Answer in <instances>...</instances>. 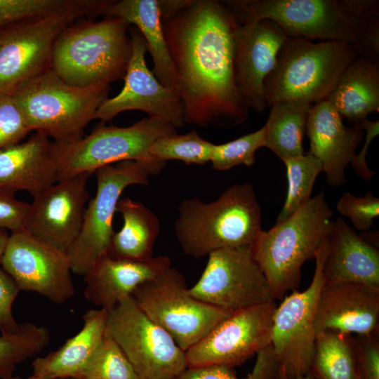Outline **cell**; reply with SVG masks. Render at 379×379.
<instances>
[{"instance_id":"cell-1","label":"cell","mask_w":379,"mask_h":379,"mask_svg":"<svg viewBox=\"0 0 379 379\" xmlns=\"http://www.w3.org/2000/svg\"><path fill=\"white\" fill-rule=\"evenodd\" d=\"M162 29L178 76L186 124L232 127L248 109L234 78L238 22L216 0H159Z\"/></svg>"},{"instance_id":"cell-2","label":"cell","mask_w":379,"mask_h":379,"mask_svg":"<svg viewBox=\"0 0 379 379\" xmlns=\"http://www.w3.org/2000/svg\"><path fill=\"white\" fill-rule=\"evenodd\" d=\"M261 217L253 186L234 184L210 203L184 199L175 233L184 253L200 258L220 249L251 246L262 231Z\"/></svg>"},{"instance_id":"cell-3","label":"cell","mask_w":379,"mask_h":379,"mask_svg":"<svg viewBox=\"0 0 379 379\" xmlns=\"http://www.w3.org/2000/svg\"><path fill=\"white\" fill-rule=\"evenodd\" d=\"M130 25L108 16L75 20L56 39L51 69L65 83L79 87L124 79L132 53Z\"/></svg>"},{"instance_id":"cell-4","label":"cell","mask_w":379,"mask_h":379,"mask_svg":"<svg viewBox=\"0 0 379 379\" xmlns=\"http://www.w3.org/2000/svg\"><path fill=\"white\" fill-rule=\"evenodd\" d=\"M333 211L324 192L310 198L294 213L267 231H262L251 246L265 276L274 300L295 291L304 263L315 258L328 238Z\"/></svg>"},{"instance_id":"cell-5","label":"cell","mask_w":379,"mask_h":379,"mask_svg":"<svg viewBox=\"0 0 379 379\" xmlns=\"http://www.w3.org/2000/svg\"><path fill=\"white\" fill-rule=\"evenodd\" d=\"M357 57L350 44L312 42L288 37L265 81L267 107L288 100L310 104L327 100L341 74Z\"/></svg>"},{"instance_id":"cell-6","label":"cell","mask_w":379,"mask_h":379,"mask_svg":"<svg viewBox=\"0 0 379 379\" xmlns=\"http://www.w3.org/2000/svg\"><path fill=\"white\" fill-rule=\"evenodd\" d=\"M110 85H69L48 69L12 95L30 131L58 144L84 136V129L104 100Z\"/></svg>"},{"instance_id":"cell-7","label":"cell","mask_w":379,"mask_h":379,"mask_svg":"<svg viewBox=\"0 0 379 379\" xmlns=\"http://www.w3.org/2000/svg\"><path fill=\"white\" fill-rule=\"evenodd\" d=\"M175 133L172 124L153 117L127 127L100 123L79 140L64 144L54 142L57 182L84 172L94 173L101 167L126 160L144 163L157 174L166 163L153 158L149 149L157 139Z\"/></svg>"},{"instance_id":"cell-8","label":"cell","mask_w":379,"mask_h":379,"mask_svg":"<svg viewBox=\"0 0 379 379\" xmlns=\"http://www.w3.org/2000/svg\"><path fill=\"white\" fill-rule=\"evenodd\" d=\"M131 298L185 352L232 313L194 297L183 274L171 267L138 286Z\"/></svg>"},{"instance_id":"cell-9","label":"cell","mask_w":379,"mask_h":379,"mask_svg":"<svg viewBox=\"0 0 379 379\" xmlns=\"http://www.w3.org/2000/svg\"><path fill=\"white\" fill-rule=\"evenodd\" d=\"M240 25L268 19L288 37L345 42L357 40L358 22L337 0H226Z\"/></svg>"},{"instance_id":"cell-10","label":"cell","mask_w":379,"mask_h":379,"mask_svg":"<svg viewBox=\"0 0 379 379\" xmlns=\"http://www.w3.org/2000/svg\"><path fill=\"white\" fill-rule=\"evenodd\" d=\"M95 173L96 193L88 201L79 234L67 252L72 272L81 276L107 252L114 232L113 218L124 190L131 185H148V176L156 174L149 166L132 160L105 166Z\"/></svg>"},{"instance_id":"cell-11","label":"cell","mask_w":379,"mask_h":379,"mask_svg":"<svg viewBox=\"0 0 379 379\" xmlns=\"http://www.w3.org/2000/svg\"><path fill=\"white\" fill-rule=\"evenodd\" d=\"M107 329L138 379H175L187 368L185 352L131 296L108 311Z\"/></svg>"},{"instance_id":"cell-12","label":"cell","mask_w":379,"mask_h":379,"mask_svg":"<svg viewBox=\"0 0 379 379\" xmlns=\"http://www.w3.org/2000/svg\"><path fill=\"white\" fill-rule=\"evenodd\" d=\"M328 238L315 257V270L310 286L285 295L277 307L272 322L271 346L279 364V378L295 379L311 368L317 331V301L324 283L323 266L328 253Z\"/></svg>"},{"instance_id":"cell-13","label":"cell","mask_w":379,"mask_h":379,"mask_svg":"<svg viewBox=\"0 0 379 379\" xmlns=\"http://www.w3.org/2000/svg\"><path fill=\"white\" fill-rule=\"evenodd\" d=\"M189 291L196 298L231 312L274 301L251 246L208 254L204 272Z\"/></svg>"},{"instance_id":"cell-14","label":"cell","mask_w":379,"mask_h":379,"mask_svg":"<svg viewBox=\"0 0 379 379\" xmlns=\"http://www.w3.org/2000/svg\"><path fill=\"white\" fill-rule=\"evenodd\" d=\"M78 19L70 14L56 15L0 29V93L12 95L50 69L56 39Z\"/></svg>"},{"instance_id":"cell-15","label":"cell","mask_w":379,"mask_h":379,"mask_svg":"<svg viewBox=\"0 0 379 379\" xmlns=\"http://www.w3.org/2000/svg\"><path fill=\"white\" fill-rule=\"evenodd\" d=\"M274 301L232 312L185 352L187 367L239 366L271 344Z\"/></svg>"},{"instance_id":"cell-16","label":"cell","mask_w":379,"mask_h":379,"mask_svg":"<svg viewBox=\"0 0 379 379\" xmlns=\"http://www.w3.org/2000/svg\"><path fill=\"white\" fill-rule=\"evenodd\" d=\"M0 264L20 291L36 293L55 304L65 303L75 293L67 253L23 230L11 232Z\"/></svg>"},{"instance_id":"cell-17","label":"cell","mask_w":379,"mask_h":379,"mask_svg":"<svg viewBox=\"0 0 379 379\" xmlns=\"http://www.w3.org/2000/svg\"><path fill=\"white\" fill-rule=\"evenodd\" d=\"M132 53L121 91L114 97L102 101L95 119L105 124L119 113L139 110L149 117L172 124L175 128L185 125L183 107L178 95L162 85L147 67V44L140 31L129 26Z\"/></svg>"},{"instance_id":"cell-18","label":"cell","mask_w":379,"mask_h":379,"mask_svg":"<svg viewBox=\"0 0 379 379\" xmlns=\"http://www.w3.org/2000/svg\"><path fill=\"white\" fill-rule=\"evenodd\" d=\"M84 172L50 185L33 197L23 230L67 253L81 230L89 192Z\"/></svg>"},{"instance_id":"cell-19","label":"cell","mask_w":379,"mask_h":379,"mask_svg":"<svg viewBox=\"0 0 379 379\" xmlns=\"http://www.w3.org/2000/svg\"><path fill=\"white\" fill-rule=\"evenodd\" d=\"M288 37L268 19L238 23L234 32V78L239 94L249 109L262 112L267 107L265 81Z\"/></svg>"},{"instance_id":"cell-20","label":"cell","mask_w":379,"mask_h":379,"mask_svg":"<svg viewBox=\"0 0 379 379\" xmlns=\"http://www.w3.org/2000/svg\"><path fill=\"white\" fill-rule=\"evenodd\" d=\"M379 288L350 281L324 283L317 301V334L378 333Z\"/></svg>"},{"instance_id":"cell-21","label":"cell","mask_w":379,"mask_h":379,"mask_svg":"<svg viewBox=\"0 0 379 379\" xmlns=\"http://www.w3.org/2000/svg\"><path fill=\"white\" fill-rule=\"evenodd\" d=\"M306 133L311 152L321 161L331 186L346 182L345 169L357 154L364 131L357 124L347 127L328 100L314 103L307 118Z\"/></svg>"},{"instance_id":"cell-22","label":"cell","mask_w":379,"mask_h":379,"mask_svg":"<svg viewBox=\"0 0 379 379\" xmlns=\"http://www.w3.org/2000/svg\"><path fill=\"white\" fill-rule=\"evenodd\" d=\"M328 244L324 283L350 281L379 288L378 233L358 234L339 217L333 221Z\"/></svg>"},{"instance_id":"cell-23","label":"cell","mask_w":379,"mask_h":379,"mask_svg":"<svg viewBox=\"0 0 379 379\" xmlns=\"http://www.w3.org/2000/svg\"><path fill=\"white\" fill-rule=\"evenodd\" d=\"M171 267L166 255L143 261L118 260L105 253L84 276L85 298L107 311L131 296L135 289Z\"/></svg>"},{"instance_id":"cell-24","label":"cell","mask_w":379,"mask_h":379,"mask_svg":"<svg viewBox=\"0 0 379 379\" xmlns=\"http://www.w3.org/2000/svg\"><path fill=\"white\" fill-rule=\"evenodd\" d=\"M53 144L34 132L25 141L0 149V189L26 191L34 197L55 183Z\"/></svg>"},{"instance_id":"cell-25","label":"cell","mask_w":379,"mask_h":379,"mask_svg":"<svg viewBox=\"0 0 379 379\" xmlns=\"http://www.w3.org/2000/svg\"><path fill=\"white\" fill-rule=\"evenodd\" d=\"M108 311L93 309L83 315L81 330L58 350L32 361L33 374L49 378H81L107 328Z\"/></svg>"},{"instance_id":"cell-26","label":"cell","mask_w":379,"mask_h":379,"mask_svg":"<svg viewBox=\"0 0 379 379\" xmlns=\"http://www.w3.org/2000/svg\"><path fill=\"white\" fill-rule=\"evenodd\" d=\"M103 16L124 19L140 31L152 58L153 74L178 94V76L163 32L159 0L112 1Z\"/></svg>"},{"instance_id":"cell-27","label":"cell","mask_w":379,"mask_h":379,"mask_svg":"<svg viewBox=\"0 0 379 379\" xmlns=\"http://www.w3.org/2000/svg\"><path fill=\"white\" fill-rule=\"evenodd\" d=\"M327 100L354 124L379 110V62L357 56L340 77Z\"/></svg>"},{"instance_id":"cell-28","label":"cell","mask_w":379,"mask_h":379,"mask_svg":"<svg viewBox=\"0 0 379 379\" xmlns=\"http://www.w3.org/2000/svg\"><path fill=\"white\" fill-rule=\"evenodd\" d=\"M117 212L123 218V226L114 232L106 252L107 255L133 261L152 258L160 231L157 216L142 203L128 197L119 199Z\"/></svg>"},{"instance_id":"cell-29","label":"cell","mask_w":379,"mask_h":379,"mask_svg":"<svg viewBox=\"0 0 379 379\" xmlns=\"http://www.w3.org/2000/svg\"><path fill=\"white\" fill-rule=\"evenodd\" d=\"M312 105L288 100L272 105L265 124V146L281 161L302 155V139Z\"/></svg>"},{"instance_id":"cell-30","label":"cell","mask_w":379,"mask_h":379,"mask_svg":"<svg viewBox=\"0 0 379 379\" xmlns=\"http://www.w3.org/2000/svg\"><path fill=\"white\" fill-rule=\"evenodd\" d=\"M310 373L314 379H357L353 335L331 330L317 333Z\"/></svg>"},{"instance_id":"cell-31","label":"cell","mask_w":379,"mask_h":379,"mask_svg":"<svg viewBox=\"0 0 379 379\" xmlns=\"http://www.w3.org/2000/svg\"><path fill=\"white\" fill-rule=\"evenodd\" d=\"M112 0H0V29L52 15L70 14L93 19L103 15Z\"/></svg>"},{"instance_id":"cell-32","label":"cell","mask_w":379,"mask_h":379,"mask_svg":"<svg viewBox=\"0 0 379 379\" xmlns=\"http://www.w3.org/2000/svg\"><path fill=\"white\" fill-rule=\"evenodd\" d=\"M50 333L32 322L19 324L16 331L0 335V379L13 376L16 366L39 353L49 343Z\"/></svg>"},{"instance_id":"cell-33","label":"cell","mask_w":379,"mask_h":379,"mask_svg":"<svg viewBox=\"0 0 379 379\" xmlns=\"http://www.w3.org/2000/svg\"><path fill=\"white\" fill-rule=\"evenodd\" d=\"M282 161L286 169L288 187L276 222L288 218L311 198L316 179L323 172L321 161L311 151Z\"/></svg>"},{"instance_id":"cell-34","label":"cell","mask_w":379,"mask_h":379,"mask_svg":"<svg viewBox=\"0 0 379 379\" xmlns=\"http://www.w3.org/2000/svg\"><path fill=\"white\" fill-rule=\"evenodd\" d=\"M213 145L192 130L184 135L175 133L157 139L151 146L149 154L165 163L178 160L186 164L204 165L211 162Z\"/></svg>"},{"instance_id":"cell-35","label":"cell","mask_w":379,"mask_h":379,"mask_svg":"<svg viewBox=\"0 0 379 379\" xmlns=\"http://www.w3.org/2000/svg\"><path fill=\"white\" fill-rule=\"evenodd\" d=\"M339 6L358 22V33L352 46L357 56L379 62V1L337 0Z\"/></svg>"},{"instance_id":"cell-36","label":"cell","mask_w":379,"mask_h":379,"mask_svg":"<svg viewBox=\"0 0 379 379\" xmlns=\"http://www.w3.org/2000/svg\"><path fill=\"white\" fill-rule=\"evenodd\" d=\"M81 379H138L131 364L107 328Z\"/></svg>"},{"instance_id":"cell-37","label":"cell","mask_w":379,"mask_h":379,"mask_svg":"<svg viewBox=\"0 0 379 379\" xmlns=\"http://www.w3.org/2000/svg\"><path fill=\"white\" fill-rule=\"evenodd\" d=\"M256 354L254 367L244 378H239L232 367L215 364L187 367L175 379H279V364L271 344Z\"/></svg>"},{"instance_id":"cell-38","label":"cell","mask_w":379,"mask_h":379,"mask_svg":"<svg viewBox=\"0 0 379 379\" xmlns=\"http://www.w3.org/2000/svg\"><path fill=\"white\" fill-rule=\"evenodd\" d=\"M266 128L243 135L232 141L213 145L211 162L217 171H227L239 165L250 167L255 162V152L265 146Z\"/></svg>"},{"instance_id":"cell-39","label":"cell","mask_w":379,"mask_h":379,"mask_svg":"<svg viewBox=\"0 0 379 379\" xmlns=\"http://www.w3.org/2000/svg\"><path fill=\"white\" fill-rule=\"evenodd\" d=\"M336 209L340 215L351 220L354 229L367 232L379 216V198L371 191L363 197L345 192L338 201Z\"/></svg>"},{"instance_id":"cell-40","label":"cell","mask_w":379,"mask_h":379,"mask_svg":"<svg viewBox=\"0 0 379 379\" xmlns=\"http://www.w3.org/2000/svg\"><path fill=\"white\" fill-rule=\"evenodd\" d=\"M30 132L13 96L0 93V149L21 142Z\"/></svg>"},{"instance_id":"cell-41","label":"cell","mask_w":379,"mask_h":379,"mask_svg":"<svg viewBox=\"0 0 379 379\" xmlns=\"http://www.w3.org/2000/svg\"><path fill=\"white\" fill-rule=\"evenodd\" d=\"M356 359L361 379H379V343L378 335L353 336Z\"/></svg>"},{"instance_id":"cell-42","label":"cell","mask_w":379,"mask_h":379,"mask_svg":"<svg viewBox=\"0 0 379 379\" xmlns=\"http://www.w3.org/2000/svg\"><path fill=\"white\" fill-rule=\"evenodd\" d=\"M13 191L0 189V229L11 232L23 229L29 204L19 201Z\"/></svg>"},{"instance_id":"cell-43","label":"cell","mask_w":379,"mask_h":379,"mask_svg":"<svg viewBox=\"0 0 379 379\" xmlns=\"http://www.w3.org/2000/svg\"><path fill=\"white\" fill-rule=\"evenodd\" d=\"M20 290L13 278L0 268V335L17 331L19 324L13 315V304Z\"/></svg>"},{"instance_id":"cell-44","label":"cell","mask_w":379,"mask_h":379,"mask_svg":"<svg viewBox=\"0 0 379 379\" xmlns=\"http://www.w3.org/2000/svg\"><path fill=\"white\" fill-rule=\"evenodd\" d=\"M355 124H359L365 131V142L360 152L356 154L350 164L358 175L366 181H370L373 178L375 171L369 168L366 157L371 142L379 134V121L378 120L373 121L365 119Z\"/></svg>"},{"instance_id":"cell-45","label":"cell","mask_w":379,"mask_h":379,"mask_svg":"<svg viewBox=\"0 0 379 379\" xmlns=\"http://www.w3.org/2000/svg\"><path fill=\"white\" fill-rule=\"evenodd\" d=\"M8 237L9 234L7 233L6 230L0 229V260L3 255Z\"/></svg>"},{"instance_id":"cell-46","label":"cell","mask_w":379,"mask_h":379,"mask_svg":"<svg viewBox=\"0 0 379 379\" xmlns=\"http://www.w3.org/2000/svg\"><path fill=\"white\" fill-rule=\"evenodd\" d=\"M9 379H22L18 376H13ZM25 379H63V378H49L44 376H39L32 374V375L25 378Z\"/></svg>"},{"instance_id":"cell-47","label":"cell","mask_w":379,"mask_h":379,"mask_svg":"<svg viewBox=\"0 0 379 379\" xmlns=\"http://www.w3.org/2000/svg\"><path fill=\"white\" fill-rule=\"evenodd\" d=\"M279 379H286L284 378H279ZM295 379H314L312 375L309 372L307 374L303 376L295 378Z\"/></svg>"},{"instance_id":"cell-48","label":"cell","mask_w":379,"mask_h":379,"mask_svg":"<svg viewBox=\"0 0 379 379\" xmlns=\"http://www.w3.org/2000/svg\"><path fill=\"white\" fill-rule=\"evenodd\" d=\"M357 379H361V378H360L359 375V376H358Z\"/></svg>"},{"instance_id":"cell-49","label":"cell","mask_w":379,"mask_h":379,"mask_svg":"<svg viewBox=\"0 0 379 379\" xmlns=\"http://www.w3.org/2000/svg\"><path fill=\"white\" fill-rule=\"evenodd\" d=\"M72 379H81V378H72Z\"/></svg>"}]
</instances>
